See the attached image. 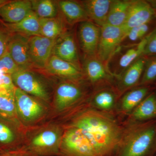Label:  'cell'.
<instances>
[{
  "mask_svg": "<svg viewBox=\"0 0 156 156\" xmlns=\"http://www.w3.org/2000/svg\"><path fill=\"white\" fill-rule=\"evenodd\" d=\"M61 123L79 129L91 143L95 156H115L124 128L116 115L93 108L88 101Z\"/></svg>",
  "mask_w": 156,
  "mask_h": 156,
  "instance_id": "1",
  "label": "cell"
},
{
  "mask_svg": "<svg viewBox=\"0 0 156 156\" xmlns=\"http://www.w3.org/2000/svg\"><path fill=\"white\" fill-rule=\"evenodd\" d=\"M93 89L87 81L61 80L54 84L49 120L61 122L88 102Z\"/></svg>",
  "mask_w": 156,
  "mask_h": 156,
  "instance_id": "2",
  "label": "cell"
},
{
  "mask_svg": "<svg viewBox=\"0 0 156 156\" xmlns=\"http://www.w3.org/2000/svg\"><path fill=\"white\" fill-rule=\"evenodd\" d=\"M122 138L115 156H154L156 119L142 122L123 121Z\"/></svg>",
  "mask_w": 156,
  "mask_h": 156,
  "instance_id": "3",
  "label": "cell"
},
{
  "mask_svg": "<svg viewBox=\"0 0 156 156\" xmlns=\"http://www.w3.org/2000/svg\"><path fill=\"white\" fill-rule=\"evenodd\" d=\"M64 130L61 123L53 120L25 128L23 146L37 156H58Z\"/></svg>",
  "mask_w": 156,
  "mask_h": 156,
  "instance_id": "4",
  "label": "cell"
},
{
  "mask_svg": "<svg viewBox=\"0 0 156 156\" xmlns=\"http://www.w3.org/2000/svg\"><path fill=\"white\" fill-rule=\"evenodd\" d=\"M14 96L17 118L23 128L35 127L50 120V105L16 87Z\"/></svg>",
  "mask_w": 156,
  "mask_h": 156,
  "instance_id": "5",
  "label": "cell"
},
{
  "mask_svg": "<svg viewBox=\"0 0 156 156\" xmlns=\"http://www.w3.org/2000/svg\"><path fill=\"white\" fill-rule=\"evenodd\" d=\"M14 86L50 105L54 83L48 77L32 70H19L11 75Z\"/></svg>",
  "mask_w": 156,
  "mask_h": 156,
  "instance_id": "6",
  "label": "cell"
},
{
  "mask_svg": "<svg viewBox=\"0 0 156 156\" xmlns=\"http://www.w3.org/2000/svg\"><path fill=\"white\" fill-rule=\"evenodd\" d=\"M63 126L64 133L58 156H95L91 143L79 129Z\"/></svg>",
  "mask_w": 156,
  "mask_h": 156,
  "instance_id": "7",
  "label": "cell"
},
{
  "mask_svg": "<svg viewBox=\"0 0 156 156\" xmlns=\"http://www.w3.org/2000/svg\"><path fill=\"white\" fill-rule=\"evenodd\" d=\"M127 33L123 26L117 27L105 24L101 27L100 41L96 57L108 68L109 62L125 40Z\"/></svg>",
  "mask_w": 156,
  "mask_h": 156,
  "instance_id": "8",
  "label": "cell"
},
{
  "mask_svg": "<svg viewBox=\"0 0 156 156\" xmlns=\"http://www.w3.org/2000/svg\"><path fill=\"white\" fill-rule=\"evenodd\" d=\"M85 79L93 91L114 85L115 76L96 56L86 57L83 66Z\"/></svg>",
  "mask_w": 156,
  "mask_h": 156,
  "instance_id": "9",
  "label": "cell"
},
{
  "mask_svg": "<svg viewBox=\"0 0 156 156\" xmlns=\"http://www.w3.org/2000/svg\"><path fill=\"white\" fill-rule=\"evenodd\" d=\"M24 131L20 123L0 115V151L6 152L23 146Z\"/></svg>",
  "mask_w": 156,
  "mask_h": 156,
  "instance_id": "10",
  "label": "cell"
},
{
  "mask_svg": "<svg viewBox=\"0 0 156 156\" xmlns=\"http://www.w3.org/2000/svg\"><path fill=\"white\" fill-rule=\"evenodd\" d=\"M56 40L40 35L29 37L30 55L34 67L44 69L52 55Z\"/></svg>",
  "mask_w": 156,
  "mask_h": 156,
  "instance_id": "11",
  "label": "cell"
},
{
  "mask_svg": "<svg viewBox=\"0 0 156 156\" xmlns=\"http://www.w3.org/2000/svg\"><path fill=\"white\" fill-rule=\"evenodd\" d=\"M29 38L19 34L9 37L8 51L20 70H32L34 68L30 55Z\"/></svg>",
  "mask_w": 156,
  "mask_h": 156,
  "instance_id": "12",
  "label": "cell"
},
{
  "mask_svg": "<svg viewBox=\"0 0 156 156\" xmlns=\"http://www.w3.org/2000/svg\"><path fill=\"white\" fill-rule=\"evenodd\" d=\"M44 70L48 74L60 80L76 82L87 81L83 70L55 55L51 56Z\"/></svg>",
  "mask_w": 156,
  "mask_h": 156,
  "instance_id": "13",
  "label": "cell"
},
{
  "mask_svg": "<svg viewBox=\"0 0 156 156\" xmlns=\"http://www.w3.org/2000/svg\"><path fill=\"white\" fill-rule=\"evenodd\" d=\"M156 17V10L148 1H133L123 27L128 32L135 27L150 23Z\"/></svg>",
  "mask_w": 156,
  "mask_h": 156,
  "instance_id": "14",
  "label": "cell"
},
{
  "mask_svg": "<svg viewBox=\"0 0 156 156\" xmlns=\"http://www.w3.org/2000/svg\"><path fill=\"white\" fill-rule=\"evenodd\" d=\"M100 35V27L90 20L81 23L78 29V38L86 57L96 56Z\"/></svg>",
  "mask_w": 156,
  "mask_h": 156,
  "instance_id": "15",
  "label": "cell"
},
{
  "mask_svg": "<svg viewBox=\"0 0 156 156\" xmlns=\"http://www.w3.org/2000/svg\"><path fill=\"white\" fill-rule=\"evenodd\" d=\"M120 97L115 87H106L93 91L88 102L93 108L116 115L117 104Z\"/></svg>",
  "mask_w": 156,
  "mask_h": 156,
  "instance_id": "16",
  "label": "cell"
},
{
  "mask_svg": "<svg viewBox=\"0 0 156 156\" xmlns=\"http://www.w3.org/2000/svg\"><path fill=\"white\" fill-rule=\"evenodd\" d=\"M150 90L149 86H140L125 92L120 97L117 104V116L123 121L149 94Z\"/></svg>",
  "mask_w": 156,
  "mask_h": 156,
  "instance_id": "17",
  "label": "cell"
},
{
  "mask_svg": "<svg viewBox=\"0 0 156 156\" xmlns=\"http://www.w3.org/2000/svg\"><path fill=\"white\" fill-rule=\"evenodd\" d=\"M146 58L140 57L126 69L118 77L115 87L120 96L134 87L138 86L142 77Z\"/></svg>",
  "mask_w": 156,
  "mask_h": 156,
  "instance_id": "18",
  "label": "cell"
},
{
  "mask_svg": "<svg viewBox=\"0 0 156 156\" xmlns=\"http://www.w3.org/2000/svg\"><path fill=\"white\" fill-rule=\"evenodd\" d=\"M33 11L31 1H9L0 7V17L6 23H17Z\"/></svg>",
  "mask_w": 156,
  "mask_h": 156,
  "instance_id": "19",
  "label": "cell"
},
{
  "mask_svg": "<svg viewBox=\"0 0 156 156\" xmlns=\"http://www.w3.org/2000/svg\"><path fill=\"white\" fill-rule=\"evenodd\" d=\"M52 55L81 68L77 48L72 34L65 33L56 40Z\"/></svg>",
  "mask_w": 156,
  "mask_h": 156,
  "instance_id": "20",
  "label": "cell"
},
{
  "mask_svg": "<svg viewBox=\"0 0 156 156\" xmlns=\"http://www.w3.org/2000/svg\"><path fill=\"white\" fill-rule=\"evenodd\" d=\"M155 119L156 92H152L150 93L123 121L142 122Z\"/></svg>",
  "mask_w": 156,
  "mask_h": 156,
  "instance_id": "21",
  "label": "cell"
},
{
  "mask_svg": "<svg viewBox=\"0 0 156 156\" xmlns=\"http://www.w3.org/2000/svg\"><path fill=\"white\" fill-rule=\"evenodd\" d=\"M113 0H87L81 2L91 20L99 27L105 24Z\"/></svg>",
  "mask_w": 156,
  "mask_h": 156,
  "instance_id": "22",
  "label": "cell"
},
{
  "mask_svg": "<svg viewBox=\"0 0 156 156\" xmlns=\"http://www.w3.org/2000/svg\"><path fill=\"white\" fill-rule=\"evenodd\" d=\"M58 7L69 24L89 21L88 15L80 3L69 0L57 2Z\"/></svg>",
  "mask_w": 156,
  "mask_h": 156,
  "instance_id": "23",
  "label": "cell"
},
{
  "mask_svg": "<svg viewBox=\"0 0 156 156\" xmlns=\"http://www.w3.org/2000/svg\"><path fill=\"white\" fill-rule=\"evenodd\" d=\"M5 26L11 33L21 34L29 37L40 35V18L33 11L19 22L6 23Z\"/></svg>",
  "mask_w": 156,
  "mask_h": 156,
  "instance_id": "24",
  "label": "cell"
},
{
  "mask_svg": "<svg viewBox=\"0 0 156 156\" xmlns=\"http://www.w3.org/2000/svg\"><path fill=\"white\" fill-rule=\"evenodd\" d=\"M132 2L129 0H113L105 24L117 27H122Z\"/></svg>",
  "mask_w": 156,
  "mask_h": 156,
  "instance_id": "25",
  "label": "cell"
},
{
  "mask_svg": "<svg viewBox=\"0 0 156 156\" xmlns=\"http://www.w3.org/2000/svg\"><path fill=\"white\" fill-rule=\"evenodd\" d=\"M148 35L138 44L131 45L129 49L120 56L118 62L119 69L115 75L116 79L136 59L143 56Z\"/></svg>",
  "mask_w": 156,
  "mask_h": 156,
  "instance_id": "26",
  "label": "cell"
},
{
  "mask_svg": "<svg viewBox=\"0 0 156 156\" xmlns=\"http://www.w3.org/2000/svg\"><path fill=\"white\" fill-rule=\"evenodd\" d=\"M40 35L51 39H57L65 33L61 20L56 18H40Z\"/></svg>",
  "mask_w": 156,
  "mask_h": 156,
  "instance_id": "27",
  "label": "cell"
},
{
  "mask_svg": "<svg viewBox=\"0 0 156 156\" xmlns=\"http://www.w3.org/2000/svg\"><path fill=\"white\" fill-rule=\"evenodd\" d=\"M14 91L0 90V115L20 123L17 116Z\"/></svg>",
  "mask_w": 156,
  "mask_h": 156,
  "instance_id": "28",
  "label": "cell"
},
{
  "mask_svg": "<svg viewBox=\"0 0 156 156\" xmlns=\"http://www.w3.org/2000/svg\"><path fill=\"white\" fill-rule=\"evenodd\" d=\"M33 11L39 18H56L57 14L55 2L51 0L31 1Z\"/></svg>",
  "mask_w": 156,
  "mask_h": 156,
  "instance_id": "29",
  "label": "cell"
},
{
  "mask_svg": "<svg viewBox=\"0 0 156 156\" xmlns=\"http://www.w3.org/2000/svg\"><path fill=\"white\" fill-rule=\"evenodd\" d=\"M146 58L144 70L138 86H148L156 80V56Z\"/></svg>",
  "mask_w": 156,
  "mask_h": 156,
  "instance_id": "30",
  "label": "cell"
},
{
  "mask_svg": "<svg viewBox=\"0 0 156 156\" xmlns=\"http://www.w3.org/2000/svg\"><path fill=\"white\" fill-rule=\"evenodd\" d=\"M150 23L135 27L129 30L124 41L128 40L131 44L137 41L140 42L148 34H147L149 31Z\"/></svg>",
  "mask_w": 156,
  "mask_h": 156,
  "instance_id": "31",
  "label": "cell"
},
{
  "mask_svg": "<svg viewBox=\"0 0 156 156\" xmlns=\"http://www.w3.org/2000/svg\"><path fill=\"white\" fill-rule=\"evenodd\" d=\"M19 68L7 50L0 58V73L12 75L19 71Z\"/></svg>",
  "mask_w": 156,
  "mask_h": 156,
  "instance_id": "32",
  "label": "cell"
},
{
  "mask_svg": "<svg viewBox=\"0 0 156 156\" xmlns=\"http://www.w3.org/2000/svg\"><path fill=\"white\" fill-rule=\"evenodd\" d=\"M156 56V28L147 36V41L144 50L143 56Z\"/></svg>",
  "mask_w": 156,
  "mask_h": 156,
  "instance_id": "33",
  "label": "cell"
},
{
  "mask_svg": "<svg viewBox=\"0 0 156 156\" xmlns=\"http://www.w3.org/2000/svg\"><path fill=\"white\" fill-rule=\"evenodd\" d=\"M15 88L11 75L0 73V90L14 91Z\"/></svg>",
  "mask_w": 156,
  "mask_h": 156,
  "instance_id": "34",
  "label": "cell"
},
{
  "mask_svg": "<svg viewBox=\"0 0 156 156\" xmlns=\"http://www.w3.org/2000/svg\"><path fill=\"white\" fill-rule=\"evenodd\" d=\"M10 35L0 28V58L8 50V45Z\"/></svg>",
  "mask_w": 156,
  "mask_h": 156,
  "instance_id": "35",
  "label": "cell"
},
{
  "mask_svg": "<svg viewBox=\"0 0 156 156\" xmlns=\"http://www.w3.org/2000/svg\"><path fill=\"white\" fill-rule=\"evenodd\" d=\"M1 156H37L28 151L25 147L23 146L15 150L4 153Z\"/></svg>",
  "mask_w": 156,
  "mask_h": 156,
  "instance_id": "36",
  "label": "cell"
},
{
  "mask_svg": "<svg viewBox=\"0 0 156 156\" xmlns=\"http://www.w3.org/2000/svg\"><path fill=\"white\" fill-rule=\"evenodd\" d=\"M148 2L150 3L151 5L152 6L153 8L156 10V1H149Z\"/></svg>",
  "mask_w": 156,
  "mask_h": 156,
  "instance_id": "37",
  "label": "cell"
},
{
  "mask_svg": "<svg viewBox=\"0 0 156 156\" xmlns=\"http://www.w3.org/2000/svg\"><path fill=\"white\" fill-rule=\"evenodd\" d=\"M9 2L8 1H6V0H0V7L3 5L4 4L8 2Z\"/></svg>",
  "mask_w": 156,
  "mask_h": 156,
  "instance_id": "38",
  "label": "cell"
},
{
  "mask_svg": "<svg viewBox=\"0 0 156 156\" xmlns=\"http://www.w3.org/2000/svg\"><path fill=\"white\" fill-rule=\"evenodd\" d=\"M3 153H4L0 151V156L2 155V154Z\"/></svg>",
  "mask_w": 156,
  "mask_h": 156,
  "instance_id": "39",
  "label": "cell"
},
{
  "mask_svg": "<svg viewBox=\"0 0 156 156\" xmlns=\"http://www.w3.org/2000/svg\"><path fill=\"white\" fill-rule=\"evenodd\" d=\"M156 156V154L155 155V156Z\"/></svg>",
  "mask_w": 156,
  "mask_h": 156,
  "instance_id": "40",
  "label": "cell"
},
{
  "mask_svg": "<svg viewBox=\"0 0 156 156\" xmlns=\"http://www.w3.org/2000/svg\"></svg>",
  "mask_w": 156,
  "mask_h": 156,
  "instance_id": "41",
  "label": "cell"
}]
</instances>
